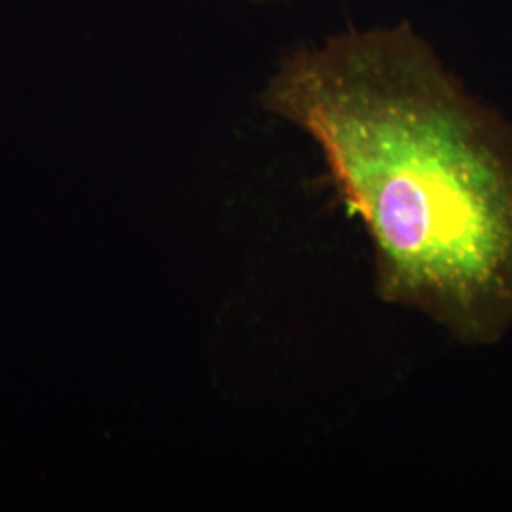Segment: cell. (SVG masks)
Wrapping results in <instances>:
<instances>
[{"label": "cell", "mask_w": 512, "mask_h": 512, "mask_svg": "<svg viewBox=\"0 0 512 512\" xmlns=\"http://www.w3.org/2000/svg\"><path fill=\"white\" fill-rule=\"evenodd\" d=\"M260 107L319 148L372 253L380 302L463 344L512 323V128L412 23L287 55Z\"/></svg>", "instance_id": "obj_1"}, {"label": "cell", "mask_w": 512, "mask_h": 512, "mask_svg": "<svg viewBox=\"0 0 512 512\" xmlns=\"http://www.w3.org/2000/svg\"><path fill=\"white\" fill-rule=\"evenodd\" d=\"M249 2H274V0H249Z\"/></svg>", "instance_id": "obj_2"}]
</instances>
